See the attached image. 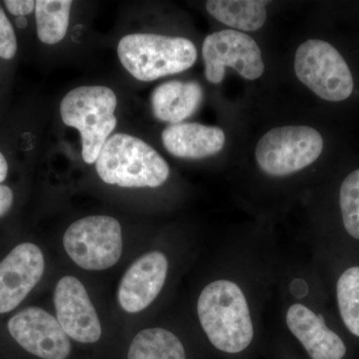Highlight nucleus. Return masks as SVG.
Segmentation results:
<instances>
[{
    "label": "nucleus",
    "mask_w": 359,
    "mask_h": 359,
    "mask_svg": "<svg viewBox=\"0 0 359 359\" xmlns=\"http://www.w3.org/2000/svg\"><path fill=\"white\" fill-rule=\"evenodd\" d=\"M95 164L104 183L123 188H157L170 175L166 161L154 148L128 134L110 136Z\"/></svg>",
    "instance_id": "nucleus-2"
},
{
    "label": "nucleus",
    "mask_w": 359,
    "mask_h": 359,
    "mask_svg": "<svg viewBox=\"0 0 359 359\" xmlns=\"http://www.w3.org/2000/svg\"><path fill=\"white\" fill-rule=\"evenodd\" d=\"M198 316L208 339L217 351L236 355L249 348L254 325L244 292L237 283L215 280L202 290Z\"/></svg>",
    "instance_id": "nucleus-1"
},
{
    "label": "nucleus",
    "mask_w": 359,
    "mask_h": 359,
    "mask_svg": "<svg viewBox=\"0 0 359 359\" xmlns=\"http://www.w3.org/2000/svg\"><path fill=\"white\" fill-rule=\"evenodd\" d=\"M168 268L167 257L160 252H148L136 259L127 269L118 289L121 308L129 313L147 309L164 287Z\"/></svg>",
    "instance_id": "nucleus-12"
},
{
    "label": "nucleus",
    "mask_w": 359,
    "mask_h": 359,
    "mask_svg": "<svg viewBox=\"0 0 359 359\" xmlns=\"http://www.w3.org/2000/svg\"><path fill=\"white\" fill-rule=\"evenodd\" d=\"M63 245L80 268L102 271L114 266L123 250L121 226L108 216L78 219L65 231Z\"/></svg>",
    "instance_id": "nucleus-7"
},
{
    "label": "nucleus",
    "mask_w": 359,
    "mask_h": 359,
    "mask_svg": "<svg viewBox=\"0 0 359 359\" xmlns=\"http://www.w3.org/2000/svg\"><path fill=\"white\" fill-rule=\"evenodd\" d=\"M287 325L311 359H342L346 346L339 334L325 325L320 314L301 304H292L287 313Z\"/></svg>",
    "instance_id": "nucleus-13"
},
{
    "label": "nucleus",
    "mask_w": 359,
    "mask_h": 359,
    "mask_svg": "<svg viewBox=\"0 0 359 359\" xmlns=\"http://www.w3.org/2000/svg\"><path fill=\"white\" fill-rule=\"evenodd\" d=\"M117 103L115 92L100 85L77 87L61 101V119L66 126L79 131L82 158L87 164L96 163L104 144L117 126Z\"/></svg>",
    "instance_id": "nucleus-5"
},
{
    "label": "nucleus",
    "mask_w": 359,
    "mask_h": 359,
    "mask_svg": "<svg viewBox=\"0 0 359 359\" xmlns=\"http://www.w3.org/2000/svg\"><path fill=\"white\" fill-rule=\"evenodd\" d=\"M294 71L302 84L328 103L344 104L359 93L351 63L327 40L302 43L295 52Z\"/></svg>",
    "instance_id": "nucleus-3"
},
{
    "label": "nucleus",
    "mask_w": 359,
    "mask_h": 359,
    "mask_svg": "<svg viewBox=\"0 0 359 359\" xmlns=\"http://www.w3.org/2000/svg\"><path fill=\"white\" fill-rule=\"evenodd\" d=\"M203 97L202 87L197 82H166L151 96L153 114L160 121L179 124L199 109Z\"/></svg>",
    "instance_id": "nucleus-15"
},
{
    "label": "nucleus",
    "mask_w": 359,
    "mask_h": 359,
    "mask_svg": "<svg viewBox=\"0 0 359 359\" xmlns=\"http://www.w3.org/2000/svg\"><path fill=\"white\" fill-rule=\"evenodd\" d=\"M117 50L125 69L144 82L188 70L198 56L191 40L149 33L126 35L120 40Z\"/></svg>",
    "instance_id": "nucleus-4"
},
{
    "label": "nucleus",
    "mask_w": 359,
    "mask_h": 359,
    "mask_svg": "<svg viewBox=\"0 0 359 359\" xmlns=\"http://www.w3.org/2000/svg\"><path fill=\"white\" fill-rule=\"evenodd\" d=\"M340 216L346 233L359 240V167L351 170L339 186Z\"/></svg>",
    "instance_id": "nucleus-20"
},
{
    "label": "nucleus",
    "mask_w": 359,
    "mask_h": 359,
    "mask_svg": "<svg viewBox=\"0 0 359 359\" xmlns=\"http://www.w3.org/2000/svg\"><path fill=\"white\" fill-rule=\"evenodd\" d=\"M41 250L32 243L14 248L0 263V313L18 308L44 273Z\"/></svg>",
    "instance_id": "nucleus-11"
},
{
    "label": "nucleus",
    "mask_w": 359,
    "mask_h": 359,
    "mask_svg": "<svg viewBox=\"0 0 359 359\" xmlns=\"http://www.w3.org/2000/svg\"><path fill=\"white\" fill-rule=\"evenodd\" d=\"M259 0H210L208 13L215 20L243 32H256L266 20V4Z\"/></svg>",
    "instance_id": "nucleus-16"
},
{
    "label": "nucleus",
    "mask_w": 359,
    "mask_h": 359,
    "mask_svg": "<svg viewBox=\"0 0 359 359\" xmlns=\"http://www.w3.org/2000/svg\"><path fill=\"white\" fill-rule=\"evenodd\" d=\"M35 2L33 0H6L4 1L6 8L13 15L25 16L35 11Z\"/></svg>",
    "instance_id": "nucleus-22"
},
{
    "label": "nucleus",
    "mask_w": 359,
    "mask_h": 359,
    "mask_svg": "<svg viewBox=\"0 0 359 359\" xmlns=\"http://www.w3.org/2000/svg\"><path fill=\"white\" fill-rule=\"evenodd\" d=\"M7 173H8V165L4 156L0 152V183L6 179Z\"/></svg>",
    "instance_id": "nucleus-24"
},
{
    "label": "nucleus",
    "mask_w": 359,
    "mask_h": 359,
    "mask_svg": "<svg viewBox=\"0 0 359 359\" xmlns=\"http://www.w3.org/2000/svg\"><path fill=\"white\" fill-rule=\"evenodd\" d=\"M18 51V40L11 21L7 18L2 7L0 6V57L13 58Z\"/></svg>",
    "instance_id": "nucleus-21"
},
{
    "label": "nucleus",
    "mask_w": 359,
    "mask_h": 359,
    "mask_svg": "<svg viewBox=\"0 0 359 359\" xmlns=\"http://www.w3.org/2000/svg\"><path fill=\"white\" fill-rule=\"evenodd\" d=\"M54 306L68 337L81 344H95L102 334L100 320L82 283L74 276L60 278L54 292Z\"/></svg>",
    "instance_id": "nucleus-10"
},
{
    "label": "nucleus",
    "mask_w": 359,
    "mask_h": 359,
    "mask_svg": "<svg viewBox=\"0 0 359 359\" xmlns=\"http://www.w3.org/2000/svg\"><path fill=\"white\" fill-rule=\"evenodd\" d=\"M16 25L18 28H25L27 26V20H26L25 16H20L16 18Z\"/></svg>",
    "instance_id": "nucleus-25"
},
{
    "label": "nucleus",
    "mask_w": 359,
    "mask_h": 359,
    "mask_svg": "<svg viewBox=\"0 0 359 359\" xmlns=\"http://www.w3.org/2000/svg\"><path fill=\"white\" fill-rule=\"evenodd\" d=\"M9 334L25 351L41 359H66L71 342L57 318L39 308H28L8 321Z\"/></svg>",
    "instance_id": "nucleus-9"
},
{
    "label": "nucleus",
    "mask_w": 359,
    "mask_h": 359,
    "mask_svg": "<svg viewBox=\"0 0 359 359\" xmlns=\"http://www.w3.org/2000/svg\"><path fill=\"white\" fill-rule=\"evenodd\" d=\"M72 1L39 0L35 2L37 36L45 44L58 43L65 39L69 25Z\"/></svg>",
    "instance_id": "nucleus-18"
},
{
    "label": "nucleus",
    "mask_w": 359,
    "mask_h": 359,
    "mask_svg": "<svg viewBox=\"0 0 359 359\" xmlns=\"http://www.w3.org/2000/svg\"><path fill=\"white\" fill-rule=\"evenodd\" d=\"M127 359H187V353L173 332L154 327L142 330L134 337Z\"/></svg>",
    "instance_id": "nucleus-17"
},
{
    "label": "nucleus",
    "mask_w": 359,
    "mask_h": 359,
    "mask_svg": "<svg viewBox=\"0 0 359 359\" xmlns=\"http://www.w3.org/2000/svg\"><path fill=\"white\" fill-rule=\"evenodd\" d=\"M202 54L205 78L212 84L223 81L226 67L233 68L248 80L259 79L264 71L259 45L249 35L238 30H221L208 35Z\"/></svg>",
    "instance_id": "nucleus-8"
},
{
    "label": "nucleus",
    "mask_w": 359,
    "mask_h": 359,
    "mask_svg": "<svg viewBox=\"0 0 359 359\" xmlns=\"http://www.w3.org/2000/svg\"><path fill=\"white\" fill-rule=\"evenodd\" d=\"M13 204V191L7 186L0 185V217L4 216Z\"/></svg>",
    "instance_id": "nucleus-23"
},
{
    "label": "nucleus",
    "mask_w": 359,
    "mask_h": 359,
    "mask_svg": "<svg viewBox=\"0 0 359 359\" xmlns=\"http://www.w3.org/2000/svg\"><path fill=\"white\" fill-rule=\"evenodd\" d=\"M337 297L344 325L359 337V266L349 268L340 276Z\"/></svg>",
    "instance_id": "nucleus-19"
},
{
    "label": "nucleus",
    "mask_w": 359,
    "mask_h": 359,
    "mask_svg": "<svg viewBox=\"0 0 359 359\" xmlns=\"http://www.w3.org/2000/svg\"><path fill=\"white\" fill-rule=\"evenodd\" d=\"M325 148L323 134L313 127H278L266 132L257 143L256 160L264 174L285 177L311 166Z\"/></svg>",
    "instance_id": "nucleus-6"
},
{
    "label": "nucleus",
    "mask_w": 359,
    "mask_h": 359,
    "mask_svg": "<svg viewBox=\"0 0 359 359\" xmlns=\"http://www.w3.org/2000/svg\"><path fill=\"white\" fill-rule=\"evenodd\" d=\"M162 142L170 154L182 159H204L218 154L226 136L219 127L199 123L170 125L162 133Z\"/></svg>",
    "instance_id": "nucleus-14"
}]
</instances>
